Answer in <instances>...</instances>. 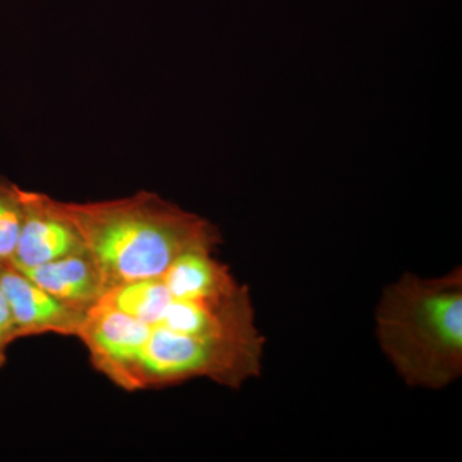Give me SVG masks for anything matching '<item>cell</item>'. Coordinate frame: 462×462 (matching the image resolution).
<instances>
[{
	"label": "cell",
	"mask_w": 462,
	"mask_h": 462,
	"mask_svg": "<svg viewBox=\"0 0 462 462\" xmlns=\"http://www.w3.org/2000/svg\"><path fill=\"white\" fill-rule=\"evenodd\" d=\"M21 217V188L0 176V263H7L14 257Z\"/></svg>",
	"instance_id": "6"
},
{
	"label": "cell",
	"mask_w": 462,
	"mask_h": 462,
	"mask_svg": "<svg viewBox=\"0 0 462 462\" xmlns=\"http://www.w3.org/2000/svg\"><path fill=\"white\" fill-rule=\"evenodd\" d=\"M106 291L157 278L190 249L217 247L221 234L206 218L153 191L96 202H62Z\"/></svg>",
	"instance_id": "1"
},
{
	"label": "cell",
	"mask_w": 462,
	"mask_h": 462,
	"mask_svg": "<svg viewBox=\"0 0 462 462\" xmlns=\"http://www.w3.org/2000/svg\"><path fill=\"white\" fill-rule=\"evenodd\" d=\"M23 217L14 257V266L30 267L72 254H87L74 225L63 215L60 200L21 188Z\"/></svg>",
	"instance_id": "3"
},
{
	"label": "cell",
	"mask_w": 462,
	"mask_h": 462,
	"mask_svg": "<svg viewBox=\"0 0 462 462\" xmlns=\"http://www.w3.org/2000/svg\"><path fill=\"white\" fill-rule=\"evenodd\" d=\"M376 337L410 387L442 389L462 374V270L422 279L404 273L383 291Z\"/></svg>",
	"instance_id": "2"
},
{
	"label": "cell",
	"mask_w": 462,
	"mask_h": 462,
	"mask_svg": "<svg viewBox=\"0 0 462 462\" xmlns=\"http://www.w3.org/2000/svg\"><path fill=\"white\" fill-rule=\"evenodd\" d=\"M14 267L51 296L79 311H89L106 293L98 269L88 254H72L38 266Z\"/></svg>",
	"instance_id": "5"
},
{
	"label": "cell",
	"mask_w": 462,
	"mask_h": 462,
	"mask_svg": "<svg viewBox=\"0 0 462 462\" xmlns=\"http://www.w3.org/2000/svg\"><path fill=\"white\" fill-rule=\"evenodd\" d=\"M18 339L14 316L5 298L0 293V369L7 363L8 348Z\"/></svg>",
	"instance_id": "7"
},
{
	"label": "cell",
	"mask_w": 462,
	"mask_h": 462,
	"mask_svg": "<svg viewBox=\"0 0 462 462\" xmlns=\"http://www.w3.org/2000/svg\"><path fill=\"white\" fill-rule=\"evenodd\" d=\"M0 293L14 316L18 339L42 334L78 337L88 314L51 296L9 261L0 263Z\"/></svg>",
	"instance_id": "4"
}]
</instances>
